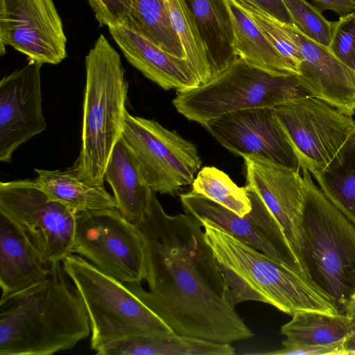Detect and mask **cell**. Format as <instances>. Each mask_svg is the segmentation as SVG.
<instances>
[{
  "label": "cell",
  "instance_id": "30",
  "mask_svg": "<svg viewBox=\"0 0 355 355\" xmlns=\"http://www.w3.org/2000/svg\"><path fill=\"white\" fill-rule=\"evenodd\" d=\"M234 1L252 19L298 75L302 58L298 48L280 27L279 21L252 4Z\"/></svg>",
  "mask_w": 355,
  "mask_h": 355
},
{
  "label": "cell",
  "instance_id": "32",
  "mask_svg": "<svg viewBox=\"0 0 355 355\" xmlns=\"http://www.w3.org/2000/svg\"><path fill=\"white\" fill-rule=\"evenodd\" d=\"M329 49L346 65L353 69L355 64V12L339 17Z\"/></svg>",
  "mask_w": 355,
  "mask_h": 355
},
{
  "label": "cell",
  "instance_id": "31",
  "mask_svg": "<svg viewBox=\"0 0 355 355\" xmlns=\"http://www.w3.org/2000/svg\"><path fill=\"white\" fill-rule=\"evenodd\" d=\"M293 21V24L306 36L329 46L335 21L327 20L322 12L306 0H282Z\"/></svg>",
  "mask_w": 355,
  "mask_h": 355
},
{
  "label": "cell",
  "instance_id": "7",
  "mask_svg": "<svg viewBox=\"0 0 355 355\" xmlns=\"http://www.w3.org/2000/svg\"><path fill=\"white\" fill-rule=\"evenodd\" d=\"M307 95L297 75H275L237 57L209 81L178 92L172 103L180 114L202 125L227 113L274 108Z\"/></svg>",
  "mask_w": 355,
  "mask_h": 355
},
{
  "label": "cell",
  "instance_id": "38",
  "mask_svg": "<svg viewBox=\"0 0 355 355\" xmlns=\"http://www.w3.org/2000/svg\"><path fill=\"white\" fill-rule=\"evenodd\" d=\"M347 314L352 317V320L355 322V300H352L347 306Z\"/></svg>",
  "mask_w": 355,
  "mask_h": 355
},
{
  "label": "cell",
  "instance_id": "39",
  "mask_svg": "<svg viewBox=\"0 0 355 355\" xmlns=\"http://www.w3.org/2000/svg\"><path fill=\"white\" fill-rule=\"evenodd\" d=\"M353 70H354V73H355V64H354V67H353Z\"/></svg>",
  "mask_w": 355,
  "mask_h": 355
},
{
  "label": "cell",
  "instance_id": "5",
  "mask_svg": "<svg viewBox=\"0 0 355 355\" xmlns=\"http://www.w3.org/2000/svg\"><path fill=\"white\" fill-rule=\"evenodd\" d=\"M306 193L303 258L309 277L334 300L340 313L355 299V225L302 168Z\"/></svg>",
  "mask_w": 355,
  "mask_h": 355
},
{
  "label": "cell",
  "instance_id": "18",
  "mask_svg": "<svg viewBox=\"0 0 355 355\" xmlns=\"http://www.w3.org/2000/svg\"><path fill=\"white\" fill-rule=\"evenodd\" d=\"M108 30L126 60L164 89L179 92L200 85L187 59L165 51L135 28L123 24Z\"/></svg>",
  "mask_w": 355,
  "mask_h": 355
},
{
  "label": "cell",
  "instance_id": "36",
  "mask_svg": "<svg viewBox=\"0 0 355 355\" xmlns=\"http://www.w3.org/2000/svg\"><path fill=\"white\" fill-rule=\"evenodd\" d=\"M321 12L331 10L339 17L355 12L354 0H311Z\"/></svg>",
  "mask_w": 355,
  "mask_h": 355
},
{
  "label": "cell",
  "instance_id": "12",
  "mask_svg": "<svg viewBox=\"0 0 355 355\" xmlns=\"http://www.w3.org/2000/svg\"><path fill=\"white\" fill-rule=\"evenodd\" d=\"M248 191L251 211L240 216L222 205L192 191L182 193L180 201L185 213L199 221L211 223L231 235L272 259L309 277L294 245L282 225L261 199Z\"/></svg>",
  "mask_w": 355,
  "mask_h": 355
},
{
  "label": "cell",
  "instance_id": "25",
  "mask_svg": "<svg viewBox=\"0 0 355 355\" xmlns=\"http://www.w3.org/2000/svg\"><path fill=\"white\" fill-rule=\"evenodd\" d=\"M352 323V318L344 313L332 315L304 311L293 315L280 333L297 343L328 346L344 342Z\"/></svg>",
  "mask_w": 355,
  "mask_h": 355
},
{
  "label": "cell",
  "instance_id": "34",
  "mask_svg": "<svg viewBox=\"0 0 355 355\" xmlns=\"http://www.w3.org/2000/svg\"><path fill=\"white\" fill-rule=\"evenodd\" d=\"M283 348L276 351L255 353L268 355H344V342L328 346H317L297 343L285 339L282 342Z\"/></svg>",
  "mask_w": 355,
  "mask_h": 355
},
{
  "label": "cell",
  "instance_id": "19",
  "mask_svg": "<svg viewBox=\"0 0 355 355\" xmlns=\"http://www.w3.org/2000/svg\"><path fill=\"white\" fill-rule=\"evenodd\" d=\"M49 264L20 226L0 211L1 300L43 279L49 272Z\"/></svg>",
  "mask_w": 355,
  "mask_h": 355
},
{
  "label": "cell",
  "instance_id": "35",
  "mask_svg": "<svg viewBox=\"0 0 355 355\" xmlns=\"http://www.w3.org/2000/svg\"><path fill=\"white\" fill-rule=\"evenodd\" d=\"M252 4L277 20L293 24V19L282 0H237Z\"/></svg>",
  "mask_w": 355,
  "mask_h": 355
},
{
  "label": "cell",
  "instance_id": "22",
  "mask_svg": "<svg viewBox=\"0 0 355 355\" xmlns=\"http://www.w3.org/2000/svg\"><path fill=\"white\" fill-rule=\"evenodd\" d=\"M236 55L248 64L278 76L297 75L276 47L234 0H226Z\"/></svg>",
  "mask_w": 355,
  "mask_h": 355
},
{
  "label": "cell",
  "instance_id": "28",
  "mask_svg": "<svg viewBox=\"0 0 355 355\" xmlns=\"http://www.w3.org/2000/svg\"><path fill=\"white\" fill-rule=\"evenodd\" d=\"M171 24L179 36L185 58L203 84L214 77L196 26L184 0H162Z\"/></svg>",
  "mask_w": 355,
  "mask_h": 355
},
{
  "label": "cell",
  "instance_id": "1",
  "mask_svg": "<svg viewBox=\"0 0 355 355\" xmlns=\"http://www.w3.org/2000/svg\"><path fill=\"white\" fill-rule=\"evenodd\" d=\"M135 225L149 291L140 283L125 285L148 308L179 335L221 343L254 336L227 299L225 277L198 219L187 213L168 214L153 191Z\"/></svg>",
  "mask_w": 355,
  "mask_h": 355
},
{
  "label": "cell",
  "instance_id": "29",
  "mask_svg": "<svg viewBox=\"0 0 355 355\" xmlns=\"http://www.w3.org/2000/svg\"><path fill=\"white\" fill-rule=\"evenodd\" d=\"M191 185L193 192L204 196L240 216H244L252 209L246 187H238L225 173L216 167H203Z\"/></svg>",
  "mask_w": 355,
  "mask_h": 355
},
{
  "label": "cell",
  "instance_id": "41",
  "mask_svg": "<svg viewBox=\"0 0 355 355\" xmlns=\"http://www.w3.org/2000/svg\"><path fill=\"white\" fill-rule=\"evenodd\" d=\"M355 1V0H354Z\"/></svg>",
  "mask_w": 355,
  "mask_h": 355
},
{
  "label": "cell",
  "instance_id": "13",
  "mask_svg": "<svg viewBox=\"0 0 355 355\" xmlns=\"http://www.w3.org/2000/svg\"><path fill=\"white\" fill-rule=\"evenodd\" d=\"M12 46L28 61L57 64L67 57V37L53 0H0V52Z\"/></svg>",
  "mask_w": 355,
  "mask_h": 355
},
{
  "label": "cell",
  "instance_id": "20",
  "mask_svg": "<svg viewBox=\"0 0 355 355\" xmlns=\"http://www.w3.org/2000/svg\"><path fill=\"white\" fill-rule=\"evenodd\" d=\"M111 187L116 208L137 224L147 211L153 190L146 183L138 162L123 136L116 144L104 173Z\"/></svg>",
  "mask_w": 355,
  "mask_h": 355
},
{
  "label": "cell",
  "instance_id": "6",
  "mask_svg": "<svg viewBox=\"0 0 355 355\" xmlns=\"http://www.w3.org/2000/svg\"><path fill=\"white\" fill-rule=\"evenodd\" d=\"M64 269L80 291L89 317L91 349L120 339L177 334L123 283L80 255L69 254Z\"/></svg>",
  "mask_w": 355,
  "mask_h": 355
},
{
  "label": "cell",
  "instance_id": "14",
  "mask_svg": "<svg viewBox=\"0 0 355 355\" xmlns=\"http://www.w3.org/2000/svg\"><path fill=\"white\" fill-rule=\"evenodd\" d=\"M202 125L236 155H256L300 171L298 159L273 108L236 111L207 121Z\"/></svg>",
  "mask_w": 355,
  "mask_h": 355
},
{
  "label": "cell",
  "instance_id": "16",
  "mask_svg": "<svg viewBox=\"0 0 355 355\" xmlns=\"http://www.w3.org/2000/svg\"><path fill=\"white\" fill-rule=\"evenodd\" d=\"M28 61L0 81V161L10 163L18 147L46 128L40 69Z\"/></svg>",
  "mask_w": 355,
  "mask_h": 355
},
{
  "label": "cell",
  "instance_id": "9",
  "mask_svg": "<svg viewBox=\"0 0 355 355\" xmlns=\"http://www.w3.org/2000/svg\"><path fill=\"white\" fill-rule=\"evenodd\" d=\"M72 252L123 284L145 280L141 236L116 208L76 214Z\"/></svg>",
  "mask_w": 355,
  "mask_h": 355
},
{
  "label": "cell",
  "instance_id": "8",
  "mask_svg": "<svg viewBox=\"0 0 355 355\" xmlns=\"http://www.w3.org/2000/svg\"><path fill=\"white\" fill-rule=\"evenodd\" d=\"M298 159L312 176L340 163L355 135V120L307 95L273 108Z\"/></svg>",
  "mask_w": 355,
  "mask_h": 355
},
{
  "label": "cell",
  "instance_id": "33",
  "mask_svg": "<svg viewBox=\"0 0 355 355\" xmlns=\"http://www.w3.org/2000/svg\"><path fill=\"white\" fill-rule=\"evenodd\" d=\"M101 26L108 28L120 25L130 26L132 21L133 0H87Z\"/></svg>",
  "mask_w": 355,
  "mask_h": 355
},
{
  "label": "cell",
  "instance_id": "15",
  "mask_svg": "<svg viewBox=\"0 0 355 355\" xmlns=\"http://www.w3.org/2000/svg\"><path fill=\"white\" fill-rule=\"evenodd\" d=\"M242 157L245 171V187L261 199L282 225L307 271L302 254V219L306 193L302 174L293 168L261 157Z\"/></svg>",
  "mask_w": 355,
  "mask_h": 355
},
{
  "label": "cell",
  "instance_id": "10",
  "mask_svg": "<svg viewBox=\"0 0 355 355\" xmlns=\"http://www.w3.org/2000/svg\"><path fill=\"white\" fill-rule=\"evenodd\" d=\"M123 137L152 190L174 195L181 187L192 184L202 161L196 146L176 131L127 110Z\"/></svg>",
  "mask_w": 355,
  "mask_h": 355
},
{
  "label": "cell",
  "instance_id": "23",
  "mask_svg": "<svg viewBox=\"0 0 355 355\" xmlns=\"http://www.w3.org/2000/svg\"><path fill=\"white\" fill-rule=\"evenodd\" d=\"M235 353L230 343L179 334L120 339L103 345L96 352L98 355H234Z\"/></svg>",
  "mask_w": 355,
  "mask_h": 355
},
{
  "label": "cell",
  "instance_id": "27",
  "mask_svg": "<svg viewBox=\"0 0 355 355\" xmlns=\"http://www.w3.org/2000/svg\"><path fill=\"white\" fill-rule=\"evenodd\" d=\"M133 6L130 26L165 51L186 59L182 42L171 24L162 0H133Z\"/></svg>",
  "mask_w": 355,
  "mask_h": 355
},
{
  "label": "cell",
  "instance_id": "2",
  "mask_svg": "<svg viewBox=\"0 0 355 355\" xmlns=\"http://www.w3.org/2000/svg\"><path fill=\"white\" fill-rule=\"evenodd\" d=\"M90 333L83 298L60 261L43 279L0 300V355H52Z\"/></svg>",
  "mask_w": 355,
  "mask_h": 355
},
{
  "label": "cell",
  "instance_id": "3",
  "mask_svg": "<svg viewBox=\"0 0 355 355\" xmlns=\"http://www.w3.org/2000/svg\"><path fill=\"white\" fill-rule=\"evenodd\" d=\"M227 286V299L268 304L293 315L300 311L340 313L334 299L311 279L239 241L216 225L200 221Z\"/></svg>",
  "mask_w": 355,
  "mask_h": 355
},
{
  "label": "cell",
  "instance_id": "4",
  "mask_svg": "<svg viewBox=\"0 0 355 355\" xmlns=\"http://www.w3.org/2000/svg\"><path fill=\"white\" fill-rule=\"evenodd\" d=\"M81 148L71 167L80 178L104 185L112 150L123 136L128 83L119 53L101 35L85 57Z\"/></svg>",
  "mask_w": 355,
  "mask_h": 355
},
{
  "label": "cell",
  "instance_id": "11",
  "mask_svg": "<svg viewBox=\"0 0 355 355\" xmlns=\"http://www.w3.org/2000/svg\"><path fill=\"white\" fill-rule=\"evenodd\" d=\"M0 211L24 230L47 263L72 254L76 214L31 179L1 182Z\"/></svg>",
  "mask_w": 355,
  "mask_h": 355
},
{
  "label": "cell",
  "instance_id": "21",
  "mask_svg": "<svg viewBox=\"0 0 355 355\" xmlns=\"http://www.w3.org/2000/svg\"><path fill=\"white\" fill-rule=\"evenodd\" d=\"M203 43L214 76L236 58L226 0H184Z\"/></svg>",
  "mask_w": 355,
  "mask_h": 355
},
{
  "label": "cell",
  "instance_id": "37",
  "mask_svg": "<svg viewBox=\"0 0 355 355\" xmlns=\"http://www.w3.org/2000/svg\"><path fill=\"white\" fill-rule=\"evenodd\" d=\"M347 354H355V322L353 321L344 341V355Z\"/></svg>",
  "mask_w": 355,
  "mask_h": 355
},
{
  "label": "cell",
  "instance_id": "24",
  "mask_svg": "<svg viewBox=\"0 0 355 355\" xmlns=\"http://www.w3.org/2000/svg\"><path fill=\"white\" fill-rule=\"evenodd\" d=\"M35 179L40 188L53 200L71 211L79 212L116 208L114 196L104 185L79 178L71 168L65 171L35 168Z\"/></svg>",
  "mask_w": 355,
  "mask_h": 355
},
{
  "label": "cell",
  "instance_id": "17",
  "mask_svg": "<svg viewBox=\"0 0 355 355\" xmlns=\"http://www.w3.org/2000/svg\"><path fill=\"white\" fill-rule=\"evenodd\" d=\"M280 27L298 48L302 62L298 81L310 96L342 113L355 114V73L325 46L302 33L293 24L279 21Z\"/></svg>",
  "mask_w": 355,
  "mask_h": 355
},
{
  "label": "cell",
  "instance_id": "40",
  "mask_svg": "<svg viewBox=\"0 0 355 355\" xmlns=\"http://www.w3.org/2000/svg\"><path fill=\"white\" fill-rule=\"evenodd\" d=\"M355 300V299H354Z\"/></svg>",
  "mask_w": 355,
  "mask_h": 355
},
{
  "label": "cell",
  "instance_id": "26",
  "mask_svg": "<svg viewBox=\"0 0 355 355\" xmlns=\"http://www.w3.org/2000/svg\"><path fill=\"white\" fill-rule=\"evenodd\" d=\"M312 177L327 199L355 225V135L340 163Z\"/></svg>",
  "mask_w": 355,
  "mask_h": 355
}]
</instances>
